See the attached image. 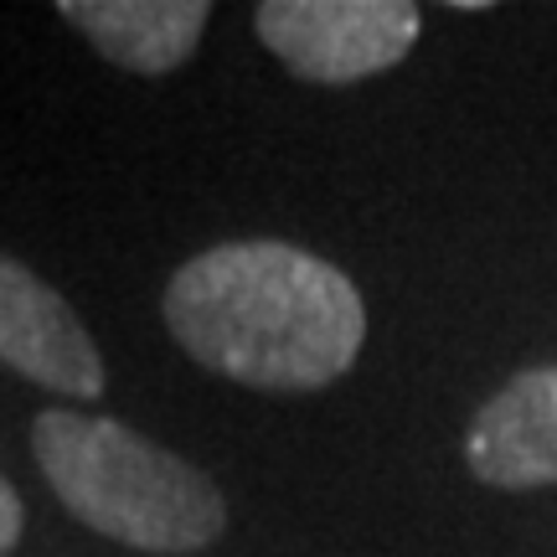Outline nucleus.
Segmentation results:
<instances>
[{
  "label": "nucleus",
  "mask_w": 557,
  "mask_h": 557,
  "mask_svg": "<svg viewBox=\"0 0 557 557\" xmlns=\"http://www.w3.org/2000/svg\"><path fill=\"white\" fill-rule=\"evenodd\" d=\"M465 459L496 491L557 485V367H527L506 382L470 423Z\"/></svg>",
  "instance_id": "39448f33"
},
{
  "label": "nucleus",
  "mask_w": 557,
  "mask_h": 557,
  "mask_svg": "<svg viewBox=\"0 0 557 557\" xmlns=\"http://www.w3.org/2000/svg\"><path fill=\"white\" fill-rule=\"evenodd\" d=\"M21 521H26V511H21V496H16V485L0 475V557L11 553L21 542Z\"/></svg>",
  "instance_id": "0eeeda50"
},
{
  "label": "nucleus",
  "mask_w": 557,
  "mask_h": 557,
  "mask_svg": "<svg viewBox=\"0 0 557 557\" xmlns=\"http://www.w3.org/2000/svg\"><path fill=\"white\" fill-rule=\"evenodd\" d=\"M253 26L295 78L346 88L398 67L423 32V11L413 0H263Z\"/></svg>",
  "instance_id": "7ed1b4c3"
},
{
  "label": "nucleus",
  "mask_w": 557,
  "mask_h": 557,
  "mask_svg": "<svg viewBox=\"0 0 557 557\" xmlns=\"http://www.w3.org/2000/svg\"><path fill=\"white\" fill-rule=\"evenodd\" d=\"M58 16L73 21L114 67L139 78H165L197 52L212 5L207 0H62Z\"/></svg>",
  "instance_id": "423d86ee"
},
{
  "label": "nucleus",
  "mask_w": 557,
  "mask_h": 557,
  "mask_svg": "<svg viewBox=\"0 0 557 557\" xmlns=\"http://www.w3.org/2000/svg\"><path fill=\"white\" fill-rule=\"evenodd\" d=\"M32 455L58 500L103 537L139 553H201L227 527L218 480L114 418L47 408L32 423Z\"/></svg>",
  "instance_id": "f03ea898"
},
{
  "label": "nucleus",
  "mask_w": 557,
  "mask_h": 557,
  "mask_svg": "<svg viewBox=\"0 0 557 557\" xmlns=\"http://www.w3.org/2000/svg\"><path fill=\"white\" fill-rule=\"evenodd\" d=\"M165 325L186 357L259 393H320L367 341V305L336 263L278 238L218 243L165 284Z\"/></svg>",
  "instance_id": "f257e3e1"
},
{
  "label": "nucleus",
  "mask_w": 557,
  "mask_h": 557,
  "mask_svg": "<svg viewBox=\"0 0 557 557\" xmlns=\"http://www.w3.org/2000/svg\"><path fill=\"white\" fill-rule=\"evenodd\" d=\"M0 361L62 398H99L103 357L67 299L0 253Z\"/></svg>",
  "instance_id": "20e7f679"
}]
</instances>
